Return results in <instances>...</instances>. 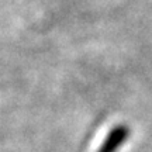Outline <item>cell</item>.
<instances>
[{
	"label": "cell",
	"mask_w": 152,
	"mask_h": 152,
	"mask_svg": "<svg viewBox=\"0 0 152 152\" xmlns=\"http://www.w3.org/2000/svg\"><path fill=\"white\" fill-rule=\"evenodd\" d=\"M130 134L131 130L128 128V125L125 124L115 125L113 130L107 134V137L104 138V141L102 142V145L97 149V152H117L120 148L123 147V144L127 141Z\"/></svg>",
	"instance_id": "cell-1"
}]
</instances>
